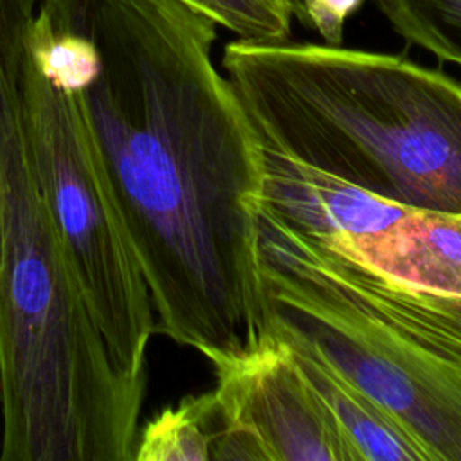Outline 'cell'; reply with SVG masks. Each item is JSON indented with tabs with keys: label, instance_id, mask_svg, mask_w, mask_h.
Wrapping results in <instances>:
<instances>
[{
	"label": "cell",
	"instance_id": "6da1fadb",
	"mask_svg": "<svg viewBox=\"0 0 461 461\" xmlns=\"http://www.w3.org/2000/svg\"><path fill=\"white\" fill-rule=\"evenodd\" d=\"M180 0H41L34 61L74 97L157 330L209 362L274 340L258 258L259 140Z\"/></svg>",
	"mask_w": 461,
	"mask_h": 461
},
{
	"label": "cell",
	"instance_id": "7a4b0ae2",
	"mask_svg": "<svg viewBox=\"0 0 461 461\" xmlns=\"http://www.w3.org/2000/svg\"><path fill=\"white\" fill-rule=\"evenodd\" d=\"M41 0H0L2 461H130L144 382L115 366L36 176L23 121Z\"/></svg>",
	"mask_w": 461,
	"mask_h": 461
},
{
	"label": "cell",
	"instance_id": "3957f363",
	"mask_svg": "<svg viewBox=\"0 0 461 461\" xmlns=\"http://www.w3.org/2000/svg\"><path fill=\"white\" fill-rule=\"evenodd\" d=\"M261 146L400 205L461 214V83L405 56L328 43L225 45Z\"/></svg>",
	"mask_w": 461,
	"mask_h": 461
},
{
	"label": "cell",
	"instance_id": "277c9868",
	"mask_svg": "<svg viewBox=\"0 0 461 461\" xmlns=\"http://www.w3.org/2000/svg\"><path fill=\"white\" fill-rule=\"evenodd\" d=\"M256 223L263 277L461 364V214L409 209L364 236H301L258 216Z\"/></svg>",
	"mask_w": 461,
	"mask_h": 461
},
{
	"label": "cell",
	"instance_id": "5b68a950",
	"mask_svg": "<svg viewBox=\"0 0 461 461\" xmlns=\"http://www.w3.org/2000/svg\"><path fill=\"white\" fill-rule=\"evenodd\" d=\"M22 121L29 162L86 308L122 375L146 384L151 295L90 148L72 92L32 58Z\"/></svg>",
	"mask_w": 461,
	"mask_h": 461
},
{
	"label": "cell",
	"instance_id": "8992f818",
	"mask_svg": "<svg viewBox=\"0 0 461 461\" xmlns=\"http://www.w3.org/2000/svg\"><path fill=\"white\" fill-rule=\"evenodd\" d=\"M272 335L315 349L389 411L432 461H461V364L337 303L263 277Z\"/></svg>",
	"mask_w": 461,
	"mask_h": 461
},
{
	"label": "cell",
	"instance_id": "52a82bcc",
	"mask_svg": "<svg viewBox=\"0 0 461 461\" xmlns=\"http://www.w3.org/2000/svg\"><path fill=\"white\" fill-rule=\"evenodd\" d=\"M212 367L227 420L250 430L268 461H358L279 337Z\"/></svg>",
	"mask_w": 461,
	"mask_h": 461
},
{
	"label": "cell",
	"instance_id": "ba28073f",
	"mask_svg": "<svg viewBox=\"0 0 461 461\" xmlns=\"http://www.w3.org/2000/svg\"><path fill=\"white\" fill-rule=\"evenodd\" d=\"M276 337L290 346L301 373L331 412L358 461H432L421 443L389 411L315 349L294 337Z\"/></svg>",
	"mask_w": 461,
	"mask_h": 461
},
{
	"label": "cell",
	"instance_id": "9c48e42d",
	"mask_svg": "<svg viewBox=\"0 0 461 461\" xmlns=\"http://www.w3.org/2000/svg\"><path fill=\"white\" fill-rule=\"evenodd\" d=\"M229 420L216 393L187 396L162 409L137 434L135 461H214Z\"/></svg>",
	"mask_w": 461,
	"mask_h": 461
},
{
	"label": "cell",
	"instance_id": "30bf717a",
	"mask_svg": "<svg viewBox=\"0 0 461 461\" xmlns=\"http://www.w3.org/2000/svg\"><path fill=\"white\" fill-rule=\"evenodd\" d=\"M391 27L445 63L461 67V0H375Z\"/></svg>",
	"mask_w": 461,
	"mask_h": 461
},
{
	"label": "cell",
	"instance_id": "8fae6325",
	"mask_svg": "<svg viewBox=\"0 0 461 461\" xmlns=\"http://www.w3.org/2000/svg\"><path fill=\"white\" fill-rule=\"evenodd\" d=\"M241 41H286L292 31V0H180Z\"/></svg>",
	"mask_w": 461,
	"mask_h": 461
},
{
	"label": "cell",
	"instance_id": "7c38bea8",
	"mask_svg": "<svg viewBox=\"0 0 461 461\" xmlns=\"http://www.w3.org/2000/svg\"><path fill=\"white\" fill-rule=\"evenodd\" d=\"M294 16L313 29L328 45H342L348 20L366 0H292Z\"/></svg>",
	"mask_w": 461,
	"mask_h": 461
}]
</instances>
